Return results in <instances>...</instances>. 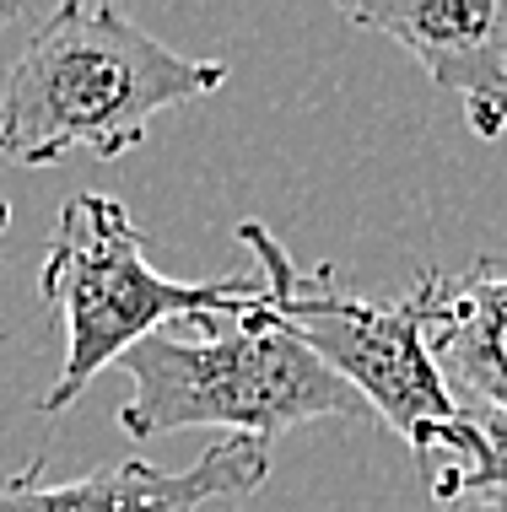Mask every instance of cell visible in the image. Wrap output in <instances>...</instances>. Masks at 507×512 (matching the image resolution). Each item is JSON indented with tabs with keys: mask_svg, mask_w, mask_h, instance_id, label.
<instances>
[{
	"mask_svg": "<svg viewBox=\"0 0 507 512\" xmlns=\"http://www.w3.org/2000/svg\"><path fill=\"white\" fill-rule=\"evenodd\" d=\"M227 87L222 60H195L103 0H65L27 38L0 87V157L54 168L71 151L114 162L168 108Z\"/></svg>",
	"mask_w": 507,
	"mask_h": 512,
	"instance_id": "6da1fadb",
	"label": "cell"
},
{
	"mask_svg": "<svg viewBox=\"0 0 507 512\" xmlns=\"http://www.w3.org/2000/svg\"><path fill=\"white\" fill-rule=\"evenodd\" d=\"M130 394L119 432L162 437L184 426H227L232 437L276 442L308 421H356L367 405L259 302L238 313L184 318L114 362Z\"/></svg>",
	"mask_w": 507,
	"mask_h": 512,
	"instance_id": "7a4b0ae2",
	"label": "cell"
},
{
	"mask_svg": "<svg viewBox=\"0 0 507 512\" xmlns=\"http://www.w3.org/2000/svg\"><path fill=\"white\" fill-rule=\"evenodd\" d=\"M238 243L259 259V275H265L259 308L292 329L346 389L362 394V405L378 410L389 432L410 442V453L432 475V496H448V486L470 469L481 448V421L448 399L410 297L373 302L335 292L330 265L303 270L286 254V243L259 221H243Z\"/></svg>",
	"mask_w": 507,
	"mask_h": 512,
	"instance_id": "3957f363",
	"label": "cell"
},
{
	"mask_svg": "<svg viewBox=\"0 0 507 512\" xmlns=\"http://www.w3.org/2000/svg\"><path fill=\"white\" fill-rule=\"evenodd\" d=\"M38 292L65 318V367L54 389L38 394V410L60 415L130 345H141L168 324H184V318L238 313L259 302L265 286L249 275L173 281L146 259V232L135 227V216L114 195H76L65 200L60 221H54Z\"/></svg>",
	"mask_w": 507,
	"mask_h": 512,
	"instance_id": "277c9868",
	"label": "cell"
},
{
	"mask_svg": "<svg viewBox=\"0 0 507 512\" xmlns=\"http://www.w3.org/2000/svg\"><path fill=\"white\" fill-rule=\"evenodd\" d=\"M270 480V442L222 437L184 469L125 459L76 480H44V459L22 464L0 486V512H200L254 496Z\"/></svg>",
	"mask_w": 507,
	"mask_h": 512,
	"instance_id": "5b68a950",
	"label": "cell"
},
{
	"mask_svg": "<svg viewBox=\"0 0 507 512\" xmlns=\"http://www.w3.org/2000/svg\"><path fill=\"white\" fill-rule=\"evenodd\" d=\"M346 17L394 38L432 87L454 92L481 141L507 130V0H356Z\"/></svg>",
	"mask_w": 507,
	"mask_h": 512,
	"instance_id": "8992f818",
	"label": "cell"
},
{
	"mask_svg": "<svg viewBox=\"0 0 507 512\" xmlns=\"http://www.w3.org/2000/svg\"><path fill=\"white\" fill-rule=\"evenodd\" d=\"M410 308L448 399L507 432V270L491 259L464 270H421Z\"/></svg>",
	"mask_w": 507,
	"mask_h": 512,
	"instance_id": "52a82bcc",
	"label": "cell"
},
{
	"mask_svg": "<svg viewBox=\"0 0 507 512\" xmlns=\"http://www.w3.org/2000/svg\"><path fill=\"white\" fill-rule=\"evenodd\" d=\"M507 491V432H497V426H486L481 421V448H475V459L470 469L448 486V496H459V491ZM448 496H437V502H448Z\"/></svg>",
	"mask_w": 507,
	"mask_h": 512,
	"instance_id": "ba28073f",
	"label": "cell"
},
{
	"mask_svg": "<svg viewBox=\"0 0 507 512\" xmlns=\"http://www.w3.org/2000/svg\"><path fill=\"white\" fill-rule=\"evenodd\" d=\"M437 512H507V491H459L448 502H437Z\"/></svg>",
	"mask_w": 507,
	"mask_h": 512,
	"instance_id": "9c48e42d",
	"label": "cell"
},
{
	"mask_svg": "<svg viewBox=\"0 0 507 512\" xmlns=\"http://www.w3.org/2000/svg\"><path fill=\"white\" fill-rule=\"evenodd\" d=\"M6 227H11V200H0V238H6Z\"/></svg>",
	"mask_w": 507,
	"mask_h": 512,
	"instance_id": "30bf717a",
	"label": "cell"
}]
</instances>
